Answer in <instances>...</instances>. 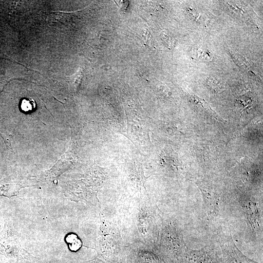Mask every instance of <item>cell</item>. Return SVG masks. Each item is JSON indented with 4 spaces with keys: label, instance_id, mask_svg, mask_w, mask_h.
I'll list each match as a JSON object with an SVG mask.
<instances>
[{
    "label": "cell",
    "instance_id": "5b68a950",
    "mask_svg": "<svg viewBox=\"0 0 263 263\" xmlns=\"http://www.w3.org/2000/svg\"><path fill=\"white\" fill-rule=\"evenodd\" d=\"M24 187L21 183L4 178L0 181V196L10 198L17 196L19 190Z\"/></svg>",
    "mask_w": 263,
    "mask_h": 263
},
{
    "label": "cell",
    "instance_id": "7a4b0ae2",
    "mask_svg": "<svg viewBox=\"0 0 263 263\" xmlns=\"http://www.w3.org/2000/svg\"><path fill=\"white\" fill-rule=\"evenodd\" d=\"M220 246L223 257V263H258L244 255L235 244L230 235L222 234Z\"/></svg>",
    "mask_w": 263,
    "mask_h": 263
},
{
    "label": "cell",
    "instance_id": "9c48e42d",
    "mask_svg": "<svg viewBox=\"0 0 263 263\" xmlns=\"http://www.w3.org/2000/svg\"><path fill=\"white\" fill-rule=\"evenodd\" d=\"M36 102L34 99L25 98L21 102V109L26 113L33 111L36 108Z\"/></svg>",
    "mask_w": 263,
    "mask_h": 263
},
{
    "label": "cell",
    "instance_id": "6da1fadb",
    "mask_svg": "<svg viewBox=\"0 0 263 263\" xmlns=\"http://www.w3.org/2000/svg\"><path fill=\"white\" fill-rule=\"evenodd\" d=\"M0 254L17 259H29L31 256L22 247L11 228L7 224L0 232Z\"/></svg>",
    "mask_w": 263,
    "mask_h": 263
},
{
    "label": "cell",
    "instance_id": "8992f818",
    "mask_svg": "<svg viewBox=\"0 0 263 263\" xmlns=\"http://www.w3.org/2000/svg\"><path fill=\"white\" fill-rule=\"evenodd\" d=\"M163 240L169 245L174 246H180L184 243L176 228L172 226L167 227L164 233Z\"/></svg>",
    "mask_w": 263,
    "mask_h": 263
},
{
    "label": "cell",
    "instance_id": "52a82bcc",
    "mask_svg": "<svg viewBox=\"0 0 263 263\" xmlns=\"http://www.w3.org/2000/svg\"><path fill=\"white\" fill-rule=\"evenodd\" d=\"M243 209L248 218L250 226L253 229L259 226L258 211L256 206L252 201H245Z\"/></svg>",
    "mask_w": 263,
    "mask_h": 263
},
{
    "label": "cell",
    "instance_id": "277c9868",
    "mask_svg": "<svg viewBox=\"0 0 263 263\" xmlns=\"http://www.w3.org/2000/svg\"><path fill=\"white\" fill-rule=\"evenodd\" d=\"M70 154L63 155L57 163L49 170L46 171L43 177L49 180H53L68 169L72 164V158Z\"/></svg>",
    "mask_w": 263,
    "mask_h": 263
},
{
    "label": "cell",
    "instance_id": "ba28073f",
    "mask_svg": "<svg viewBox=\"0 0 263 263\" xmlns=\"http://www.w3.org/2000/svg\"><path fill=\"white\" fill-rule=\"evenodd\" d=\"M192 55L195 59L206 61L210 60L212 58V54L209 50L201 48L194 49Z\"/></svg>",
    "mask_w": 263,
    "mask_h": 263
},
{
    "label": "cell",
    "instance_id": "30bf717a",
    "mask_svg": "<svg viewBox=\"0 0 263 263\" xmlns=\"http://www.w3.org/2000/svg\"><path fill=\"white\" fill-rule=\"evenodd\" d=\"M161 38L165 43L167 45V47L169 48L172 47L173 45L174 41L171 35L167 32H163L161 34Z\"/></svg>",
    "mask_w": 263,
    "mask_h": 263
},
{
    "label": "cell",
    "instance_id": "3957f363",
    "mask_svg": "<svg viewBox=\"0 0 263 263\" xmlns=\"http://www.w3.org/2000/svg\"><path fill=\"white\" fill-rule=\"evenodd\" d=\"M202 193L204 203L206 206L207 215L216 216L220 209V198L219 195L214 191L208 189L200 188Z\"/></svg>",
    "mask_w": 263,
    "mask_h": 263
}]
</instances>
